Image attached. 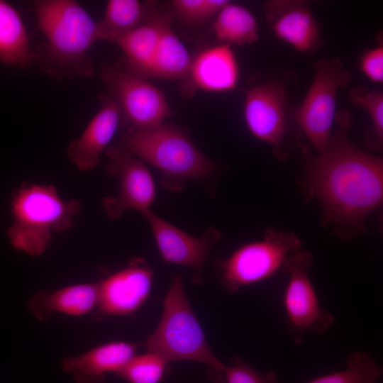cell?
I'll list each match as a JSON object with an SVG mask.
<instances>
[{
	"instance_id": "1",
	"label": "cell",
	"mask_w": 383,
	"mask_h": 383,
	"mask_svg": "<svg viewBox=\"0 0 383 383\" xmlns=\"http://www.w3.org/2000/svg\"><path fill=\"white\" fill-rule=\"evenodd\" d=\"M335 123L326 150L305 159L302 185L319 203L323 226L348 242L366 231L367 218L382 205L383 160L349 140L348 111H338Z\"/></svg>"
},
{
	"instance_id": "2",
	"label": "cell",
	"mask_w": 383,
	"mask_h": 383,
	"mask_svg": "<svg viewBox=\"0 0 383 383\" xmlns=\"http://www.w3.org/2000/svg\"><path fill=\"white\" fill-rule=\"evenodd\" d=\"M33 9L45 38L35 51L39 68L57 80L91 77L95 69L89 50L99 39L89 13L74 0H37Z\"/></svg>"
},
{
	"instance_id": "3",
	"label": "cell",
	"mask_w": 383,
	"mask_h": 383,
	"mask_svg": "<svg viewBox=\"0 0 383 383\" xmlns=\"http://www.w3.org/2000/svg\"><path fill=\"white\" fill-rule=\"evenodd\" d=\"M82 203L63 200L50 184L23 183L13 194L11 225L7 236L12 247L31 256L43 254L54 233L72 227Z\"/></svg>"
},
{
	"instance_id": "4",
	"label": "cell",
	"mask_w": 383,
	"mask_h": 383,
	"mask_svg": "<svg viewBox=\"0 0 383 383\" xmlns=\"http://www.w3.org/2000/svg\"><path fill=\"white\" fill-rule=\"evenodd\" d=\"M120 147L132 155L158 169L162 185L179 191L188 179H203L216 170L180 128L168 123L135 129L128 127Z\"/></svg>"
},
{
	"instance_id": "5",
	"label": "cell",
	"mask_w": 383,
	"mask_h": 383,
	"mask_svg": "<svg viewBox=\"0 0 383 383\" xmlns=\"http://www.w3.org/2000/svg\"><path fill=\"white\" fill-rule=\"evenodd\" d=\"M156 330L148 338V352L168 362L192 360L206 365L211 379L225 383L226 366L213 354L186 295L181 274L174 277L163 301Z\"/></svg>"
},
{
	"instance_id": "6",
	"label": "cell",
	"mask_w": 383,
	"mask_h": 383,
	"mask_svg": "<svg viewBox=\"0 0 383 383\" xmlns=\"http://www.w3.org/2000/svg\"><path fill=\"white\" fill-rule=\"evenodd\" d=\"M301 245L296 233L270 227L262 240L246 243L217 262L221 282L227 291L235 293L263 281L282 269L286 258Z\"/></svg>"
},
{
	"instance_id": "7",
	"label": "cell",
	"mask_w": 383,
	"mask_h": 383,
	"mask_svg": "<svg viewBox=\"0 0 383 383\" xmlns=\"http://www.w3.org/2000/svg\"><path fill=\"white\" fill-rule=\"evenodd\" d=\"M315 69L313 82L304 100L293 111L292 117L319 154L328 145L333 133L338 91L348 84L350 74L336 57L319 60Z\"/></svg>"
},
{
	"instance_id": "8",
	"label": "cell",
	"mask_w": 383,
	"mask_h": 383,
	"mask_svg": "<svg viewBox=\"0 0 383 383\" xmlns=\"http://www.w3.org/2000/svg\"><path fill=\"white\" fill-rule=\"evenodd\" d=\"M313 256L300 249L289 255L282 270L288 275L284 294L287 327L294 343L302 342L306 334H322L333 324L335 318L320 305L309 271Z\"/></svg>"
},
{
	"instance_id": "9",
	"label": "cell",
	"mask_w": 383,
	"mask_h": 383,
	"mask_svg": "<svg viewBox=\"0 0 383 383\" xmlns=\"http://www.w3.org/2000/svg\"><path fill=\"white\" fill-rule=\"evenodd\" d=\"M101 79L118 104L122 119L128 127L145 129L157 126L172 115L164 93L157 87L117 66L106 65Z\"/></svg>"
},
{
	"instance_id": "10",
	"label": "cell",
	"mask_w": 383,
	"mask_h": 383,
	"mask_svg": "<svg viewBox=\"0 0 383 383\" xmlns=\"http://www.w3.org/2000/svg\"><path fill=\"white\" fill-rule=\"evenodd\" d=\"M243 115L250 132L270 145L278 159L286 160L290 151L286 145L289 128L284 84L270 79L248 89Z\"/></svg>"
},
{
	"instance_id": "11",
	"label": "cell",
	"mask_w": 383,
	"mask_h": 383,
	"mask_svg": "<svg viewBox=\"0 0 383 383\" xmlns=\"http://www.w3.org/2000/svg\"><path fill=\"white\" fill-rule=\"evenodd\" d=\"M105 154L109 162L106 171L118 177L119 192L107 196L102 206L111 219L118 218L125 211L134 209L143 213L153 203L155 187L153 178L143 162L119 145L109 146Z\"/></svg>"
},
{
	"instance_id": "12",
	"label": "cell",
	"mask_w": 383,
	"mask_h": 383,
	"mask_svg": "<svg viewBox=\"0 0 383 383\" xmlns=\"http://www.w3.org/2000/svg\"><path fill=\"white\" fill-rule=\"evenodd\" d=\"M148 221L162 259L170 263L189 267L199 283L209 253L221 240V233L209 228L200 238L177 228L148 209L142 213Z\"/></svg>"
},
{
	"instance_id": "13",
	"label": "cell",
	"mask_w": 383,
	"mask_h": 383,
	"mask_svg": "<svg viewBox=\"0 0 383 383\" xmlns=\"http://www.w3.org/2000/svg\"><path fill=\"white\" fill-rule=\"evenodd\" d=\"M153 272L147 262L134 258L124 268L99 282L98 308L108 315H128L148 299Z\"/></svg>"
},
{
	"instance_id": "14",
	"label": "cell",
	"mask_w": 383,
	"mask_h": 383,
	"mask_svg": "<svg viewBox=\"0 0 383 383\" xmlns=\"http://www.w3.org/2000/svg\"><path fill=\"white\" fill-rule=\"evenodd\" d=\"M101 107L82 134L67 148L70 160L81 171L95 168L101 152L108 148L121 121L122 113L117 101L110 95L99 94Z\"/></svg>"
},
{
	"instance_id": "15",
	"label": "cell",
	"mask_w": 383,
	"mask_h": 383,
	"mask_svg": "<svg viewBox=\"0 0 383 383\" xmlns=\"http://www.w3.org/2000/svg\"><path fill=\"white\" fill-rule=\"evenodd\" d=\"M265 9L267 19L278 39L304 52L318 45L319 25L306 1H269Z\"/></svg>"
},
{
	"instance_id": "16",
	"label": "cell",
	"mask_w": 383,
	"mask_h": 383,
	"mask_svg": "<svg viewBox=\"0 0 383 383\" xmlns=\"http://www.w3.org/2000/svg\"><path fill=\"white\" fill-rule=\"evenodd\" d=\"M239 72L238 62L230 45L210 47L193 58L184 89L187 94L196 90L231 91L238 84Z\"/></svg>"
},
{
	"instance_id": "17",
	"label": "cell",
	"mask_w": 383,
	"mask_h": 383,
	"mask_svg": "<svg viewBox=\"0 0 383 383\" xmlns=\"http://www.w3.org/2000/svg\"><path fill=\"white\" fill-rule=\"evenodd\" d=\"M137 345L112 341L79 355L65 357L62 369L75 383H101L109 372L116 374L136 354Z\"/></svg>"
},
{
	"instance_id": "18",
	"label": "cell",
	"mask_w": 383,
	"mask_h": 383,
	"mask_svg": "<svg viewBox=\"0 0 383 383\" xmlns=\"http://www.w3.org/2000/svg\"><path fill=\"white\" fill-rule=\"evenodd\" d=\"M172 11L152 14L143 24L118 39L115 43L125 60L117 67L146 79L162 33L172 23Z\"/></svg>"
},
{
	"instance_id": "19",
	"label": "cell",
	"mask_w": 383,
	"mask_h": 383,
	"mask_svg": "<svg viewBox=\"0 0 383 383\" xmlns=\"http://www.w3.org/2000/svg\"><path fill=\"white\" fill-rule=\"evenodd\" d=\"M99 282L70 285L52 292H38L28 300V305L41 322L54 313L81 316L98 306Z\"/></svg>"
},
{
	"instance_id": "20",
	"label": "cell",
	"mask_w": 383,
	"mask_h": 383,
	"mask_svg": "<svg viewBox=\"0 0 383 383\" xmlns=\"http://www.w3.org/2000/svg\"><path fill=\"white\" fill-rule=\"evenodd\" d=\"M36 59L18 12L9 3L0 0V62L6 66L27 69Z\"/></svg>"
},
{
	"instance_id": "21",
	"label": "cell",
	"mask_w": 383,
	"mask_h": 383,
	"mask_svg": "<svg viewBox=\"0 0 383 383\" xmlns=\"http://www.w3.org/2000/svg\"><path fill=\"white\" fill-rule=\"evenodd\" d=\"M192 60L187 48L172 29L170 23L162 33L147 78L185 79Z\"/></svg>"
},
{
	"instance_id": "22",
	"label": "cell",
	"mask_w": 383,
	"mask_h": 383,
	"mask_svg": "<svg viewBox=\"0 0 383 383\" xmlns=\"http://www.w3.org/2000/svg\"><path fill=\"white\" fill-rule=\"evenodd\" d=\"M150 16L147 5L137 0H109L104 18L96 22L99 40L115 43Z\"/></svg>"
},
{
	"instance_id": "23",
	"label": "cell",
	"mask_w": 383,
	"mask_h": 383,
	"mask_svg": "<svg viewBox=\"0 0 383 383\" xmlns=\"http://www.w3.org/2000/svg\"><path fill=\"white\" fill-rule=\"evenodd\" d=\"M213 28L221 44L244 45L259 39L258 25L253 14L247 8L230 2L216 15Z\"/></svg>"
},
{
	"instance_id": "24",
	"label": "cell",
	"mask_w": 383,
	"mask_h": 383,
	"mask_svg": "<svg viewBox=\"0 0 383 383\" xmlns=\"http://www.w3.org/2000/svg\"><path fill=\"white\" fill-rule=\"evenodd\" d=\"M349 99L353 106L364 109L371 121L370 128L365 133V145L373 150H383V94L366 87L350 89Z\"/></svg>"
},
{
	"instance_id": "25",
	"label": "cell",
	"mask_w": 383,
	"mask_h": 383,
	"mask_svg": "<svg viewBox=\"0 0 383 383\" xmlns=\"http://www.w3.org/2000/svg\"><path fill=\"white\" fill-rule=\"evenodd\" d=\"M382 371L369 353L357 351L348 357L346 369L317 377L306 383H378Z\"/></svg>"
},
{
	"instance_id": "26",
	"label": "cell",
	"mask_w": 383,
	"mask_h": 383,
	"mask_svg": "<svg viewBox=\"0 0 383 383\" xmlns=\"http://www.w3.org/2000/svg\"><path fill=\"white\" fill-rule=\"evenodd\" d=\"M169 362L160 355L148 352L135 355L116 374L128 383H160Z\"/></svg>"
},
{
	"instance_id": "27",
	"label": "cell",
	"mask_w": 383,
	"mask_h": 383,
	"mask_svg": "<svg viewBox=\"0 0 383 383\" xmlns=\"http://www.w3.org/2000/svg\"><path fill=\"white\" fill-rule=\"evenodd\" d=\"M229 2L226 0H173L171 4L180 19L196 23L217 15Z\"/></svg>"
},
{
	"instance_id": "28",
	"label": "cell",
	"mask_w": 383,
	"mask_h": 383,
	"mask_svg": "<svg viewBox=\"0 0 383 383\" xmlns=\"http://www.w3.org/2000/svg\"><path fill=\"white\" fill-rule=\"evenodd\" d=\"M226 383H278V377L273 371L262 373L250 365L237 361L233 366H226Z\"/></svg>"
},
{
	"instance_id": "29",
	"label": "cell",
	"mask_w": 383,
	"mask_h": 383,
	"mask_svg": "<svg viewBox=\"0 0 383 383\" xmlns=\"http://www.w3.org/2000/svg\"><path fill=\"white\" fill-rule=\"evenodd\" d=\"M360 67L364 74L372 82H383V45L382 42L364 53Z\"/></svg>"
}]
</instances>
